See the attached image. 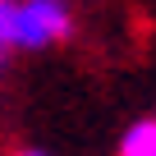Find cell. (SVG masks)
<instances>
[{
  "label": "cell",
  "mask_w": 156,
  "mask_h": 156,
  "mask_svg": "<svg viewBox=\"0 0 156 156\" xmlns=\"http://www.w3.org/2000/svg\"><path fill=\"white\" fill-rule=\"evenodd\" d=\"M69 32H73L69 0H14V46L19 51L60 46Z\"/></svg>",
  "instance_id": "cell-1"
},
{
  "label": "cell",
  "mask_w": 156,
  "mask_h": 156,
  "mask_svg": "<svg viewBox=\"0 0 156 156\" xmlns=\"http://www.w3.org/2000/svg\"><path fill=\"white\" fill-rule=\"evenodd\" d=\"M119 156H156V119H138L119 138Z\"/></svg>",
  "instance_id": "cell-2"
},
{
  "label": "cell",
  "mask_w": 156,
  "mask_h": 156,
  "mask_svg": "<svg viewBox=\"0 0 156 156\" xmlns=\"http://www.w3.org/2000/svg\"><path fill=\"white\" fill-rule=\"evenodd\" d=\"M14 0H0V78H5V64L14 55Z\"/></svg>",
  "instance_id": "cell-3"
},
{
  "label": "cell",
  "mask_w": 156,
  "mask_h": 156,
  "mask_svg": "<svg viewBox=\"0 0 156 156\" xmlns=\"http://www.w3.org/2000/svg\"><path fill=\"white\" fill-rule=\"evenodd\" d=\"M9 156H46V151H37V147H23V151H9Z\"/></svg>",
  "instance_id": "cell-4"
}]
</instances>
